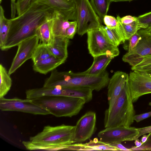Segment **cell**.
<instances>
[{
    "mask_svg": "<svg viewBox=\"0 0 151 151\" xmlns=\"http://www.w3.org/2000/svg\"><path fill=\"white\" fill-rule=\"evenodd\" d=\"M96 122L93 111H88L81 116L75 125L73 143H81L90 139L95 132Z\"/></svg>",
    "mask_w": 151,
    "mask_h": 151,
    "instance_id": "8fae6325",
    "label": "cell"
},
{
    "mask_svg": "<svg viewBox=\"0 0 151 151\" xmlns=\"http://www.w3.org/2000/svg\"><path fill=\"white\" fill-rule=\"evenodd\" d=\"M52 55L47 45L40 43L36 48L31 59L34 63L47 58Z\"/></svg>",
    "mask_w": 151,
    "mask_h": 151,
    "instance_id": "4316f807",
    "label": "cell"
},
{
    "mask_svg": "<svg viewBox=\"0 0 151 151\" xmlns=\"http://www.w3.org/2000/svg\"><path fill=\"white\" fill-rule=\"evenodd\" d=\"M87 33L88 48L92 57L105 55L112 59L119 55L118 47L110 43L99 29L90 31Z\"/></svg>",
    "mask_w": 151,
    "mask_h": 151,
    "instance_id": "52a82bcc",
    "label": "cell"
},
{
    "mask_svg": "<svg viewBox=\"0 0 151 151\" xmlns=\"http://www.w3.org/2000/svg\"><path fill=\"white\" fill-rule=\"evenodd\" d=\"M141 29H146L151 26V12L137 17Z\"/></svg>",
    "mask_w": 151,
    "mask_h": 151,
    "instance_id": "f1b7e54d",
    "label": "cell"
},
{
    "mask_svg": "<svg viewBox=\"0 0 151 151\" xmlns=\"http://www.w3.org/2000/svg\"><path fill=\"white\" fill-rule=\"evenodd\" d=\"M103 22L107 27L110 29L116 28L118 25L116 18L110 16L106 15L103 19Z\"/></svg>",
    "mask_w": 151,
    "mask_h": 151,
    "instance_id": "4dcf8cb0",
    "label": "cell"
},
{
    "mask_svg": "<svg viewBox=\"0 0 151 151\" xmlns=\"http://www.w3.org/2000/svg\"><path fill=\"white\" fill-rule=\"evenodd\" d=\"M121 17L117 15L118 22L117 29L124 40H128L129 38L141 28L137 20L128 24H122L120 21Z\"/></svg>",
    "mask_w": 151,
    "mask_h": 151,
    "instance_id": "44dd1931",
    "label": "cell"
},
{
    "mask_svg": "<svg viewBox=\"0 0 151 151\" xmlns=\"http://www.w3.org/2000/svg\"><path fill=\"white\" fill-rule=\"evenodd\" d=\"M65 60L56 58L53 55L33 63V70L40 73L46 74L63 63Z\"/></svg>",
    "mask_w": 151,
    "mask_h": 151,
    "instance_id": "ac0fdd59",
    "label": "cell"
},
{
    "mask_svg": "<svg viewBox=\"0 0 151 151\" xmlns=\"http://www.w3.org/2000/svg\"><path fill=\"white\" fill-rule=\"evenodd\" d=\"M93 58V61L90 67L83 72L84 73L90 75H97L105 71L111 61L112 58L106 55H101Z\"/></svg>",
    "mask_w": 151,
    "mask_h": 151,
    "instance_id": "ffe728a7",
    "label": "cell"
},
{
    "mask_svg": "<svg viewBox=\"0 0 151 151\" xmlns=\"http://www.w3.org/2000/svg\"><path fill=\"white\" fill-rule=\"evenodd\" d=\"M52 12L39 26L37 32V35L40 41V43L46 45H50L54 37L52 33L50 23L51 15Z\"/></svg>",
    "mask_w": 151,
    "mask_h": 151,
    "instance_id": "d6986e66",
    "label": "cell"
},
{
    "mask_svg": "<svg viewBox=\"0 0 151 151\" xmlns=\"http://www.w3.org/2000/svg\"><path fill=\"white\" fill-rule=\"evenodd\" d=\"M69 42V39L66 37H55L52 43L47 46L52 55L65 61L68 56Z\"/></svg>",
    "mask_w": 151,
    "mask_h": 151,
    "instance_id": "e0dca14e",
    "label": "cell"
},
{
    "mask_svg": "<svg viewBox=\"0 0 151 151\" xmlns=\"http://www.w3.org/2000/svg\"><path fill=\"white\" fill-rule=\"evenodd\" d=\"M0 109L2 111H17L34 115L50 114L48 110L33 102L32 100L22 99L17 97L0 98Z\"/></svg>",
    "mask_w": 151,
    "mask_h": 151,
    "instance_id": "ba28073f",
    "label": "cell"
},
{
    "mask_svg": "<svg viewBox=\"0 0 151 151\" xmlns=\"http://www.w3.org/2000/svg\"><path fill=\"white\" fill-rule=\"evenodd\" d=\"M137 20V17L127 15L120 18L121 22L124 24H130Z\"/></svg>",
    "mask_w": 151,
    "mask_h": 151,
    "instance_id": "e575fe53",
    "label": "cell"
},
{
    "mask_svg": "<svg viewBox=\"0 0 151 151\" xmlns=\"http://www.w3.org/2000/svg\"><path fill=\"white\" fill-rule=\"evenodd\" d=\"M0 48L4 45L6 40L10 25V20L4 15L3 7L0 6Z\"/></svg>",
    "mask_w": 151,
    "mask_h": 151,
    "instance_id": "d4e9b609",
    "label": "cell"
},
{
    "mask_svg": "<svg viewBox=\"0 0 151 151\" xmlns=\"http://www.w3.org/2000/svg\"><path fill=\"white\" fill-rule=\"evenodd\" d=\"M149 136V134L145 135V134L143 135L141 139V142L143 144L145 143L147 140V138Z\"/></svg>",
    "mask_w": 151,
    "mask_h": 151,
    "instance_id": "ee69618b",
    "label": "cell"
},
{
    "mask_svg": "<svg viewBox=\"0 0 151 151\" xmlns=\"http://www.w3.org/2000/svg\"><path fill=\"white\" fill-rule=\"evenodd\" d=\"M138 31L133 35L128 40L129 42L128 52L135 48L141 39L142 37Z\"/></svg>",
    "mask_w": 151,
    "mask_h": 151,
    "instance_id": "1f68e13d",
    "label": "cell"
},
{
    "mask_svg": "<svg viewBox=\"0 0 151 151\" xmlns=\"http://www.w3.org/2000/svg\"><path fill=\"white\" fill-rule=\"evenodd\" d=\"M77 12V32L83 35L88 31L99 29L100 19L89 0H74Z\"/></svg>",
    "mask_w": 151,
    "mask_h": 151,
    "instance_id": "8992f818",
    "label": "cell"
},
{
    "mask_svg": "<svg viewBox=\"0 0 151 151\" xmlns=\"http://www.w3.org/2000/svg\"><path fill=\"white\" fill-rule=\"evenodd\" d=\"M128 76L125 72L117 71L110 79L108 85V110L110 109L114 104L124 86Z\"/></svg>",
    "mask_w": 151,
    "mask_h": 151,
    "instance_id": "5bb4252c",
    "label": "cell"
},
{
    "mask_svg": "<svg viewBox=\"0 0 151 151\" xmlns=\"http://www.w3.org/2000/svg\"><path fill=\"white\" fill-rule=\"evenodd\" d=\"M66 1L70 2H73L74 0H66Z\"/></svg>",
    "mask_w": 151,
    "mask_h": 151,
    "instance_id": "7dc6e473",
    "label": "cell"
},
{
    "mask_svg": "<svg viewBox=\"0 0 151 151\" xmlns=\"http://www.w3.org/2000/svg\"><path fill=\"white\" fill-rule=\"evenodd\" d=\"M132 71L147 73H151V64L139 67L131 68Z\"/></svg>",
    "mask_w": 151,
    "mask_h": 151,
    "instance_id": "8d00e7d4",
    "label": "cell"
},
{
    "mask_svg": "<svg viewBox=\"0 0 151 151\" xmlns=\"http://www.w3.org/2000/svg\"><path fill=\"white\" fill-rule=\"evenodd\" d=\"M99 29L102 32L110 43L115 46L118 47L120 44L125 42L117 28L110 29L101 24Z\"/></svg>",
    "mask_w": 151,
    "mask_h": 151,
    "instance_id": "603a6c76",
    "label": "cell"
},
{
    "mask_svg": "<svg viewBox=\"0 0 151 151\" xmlns=\"http://www.w3.org/2000/svg\"><path fill=\"white\" fill-rule=\"evenodd\" d=\"M6 68L0 65V98L4 97L10 90L12 81Z\"/></svg>",
    "mask_w": 151,
    "mask_h": 151,
    "instance_id": "cb8c5ba5",
    "label": "cell"
},
{
    "mask_svg": "<svg viewBox=\"0 0 151 151\" xmlns=\"http://www.w3.org/2000/svg\"><path fill=\"white\" fill-rule=\"evenodd\" d=\"M128 76L124 86L114 104L105 112V128L124 126L130 127L134 122L135 111L129 88Z\"/></svg>",
    "mask_w": 151,
    "mask_h": 151,
    "instance_id": "3957f363",
    "label": "cell"
},
{
    "mask_svg": "<svg viewBox=\"0 0 151 151\" xmlns=\"http://www.w3.org/2000/svg\"><path fill=\"white\" fill-rule=\"evenodd\" d=\"M140 29L144 32L146 33L151 36V26L146 29Z\"/></svg>",
    "mask_w": 151,
    "mask_h": 151,
    "instance_id": "b9f144b4",
    "label": "cell"
},
{
    "mask_svg": "<svg viewBox=\"0 0 151 151\" xmlns=\"http://www.w3.org/2000/svg\"><path fill=\"white\" fill-rule=\"evenodd\" d=\"M151 64V55L143 57L139 63L134 66L132 67L131 68L139 67Z\"/></svg>",
    "mask_w": 151,
    "mask_h": 151,
    "instance_id": "d590c367",
    "label": "cell"
},
{
    "mask_svg": "<svg viewBox=\"0 0 151 151\" xmlns=\"http://www.w3.org/2000/svg\"><path fill=\"white\" fill-rule=\"evenodd\" d=\"M143 74L146 75L147 76H149L150 77H151V73H145V72H139Z\"/></svg>",
    "mask_w": 151,
    "mask_h": 151,
    "instance_id": "bcb514c9",
    "label": "cell"
},
{
    "mask_svg": "<svg viewBox=\"0 0 151 151\" xmlns=\"http://www.w3.org/2000/svg\"><path fill=\"white\" fill-rule=\"evenodd\" d=\"M139 134L138 138L143 134L149 133L151 132V126L145 127L143 128H138Z\"/></svg>",
    "mask_w": 151,
    "mask_h": 151,
    "instance_id": "ab89813d",
    "label": "cell"
},
{
    "mask_svg": "<svg viewBox=\"0 0 151 151\" xmlns=\"http://www.w3.org/2000/svg\"><path fill=\"white\" fill-rule=\"evenodd\" d=\"M39 40L38 37L36 35L22 41L18 45L17 52L8 71L10 75L14 73L27 60L32 58L39 44Z\"/></svg>",
    "mask_w": 151,
    "mask_h": 151,
    "instance_id": "30bf717a",
    "label": "cell"
},
{
    "mask_svg": "<svg viewBox=\"0 0 151 151\" xmlns=\"http://www.w3.org/2000/svg\"><path fill=\"white\" fill-rule=\"evenodd\" d=\"M151 116V111L140 114L135 115L134 117V120L138 123Z\"/></svg>",
    "mask_w": 151,
    "mask_h": 151,
    "instance_id": "74e56055",
    "label": "cell"
},
{
    "mask_svg": "<svg viewBox=\"0 0 151 151\" xmlns=\"http://www.w3.org/2000/svg\"><path fill=\"white\" fill-rule=\"evenodd\" d=\"M78 24L76 21H71V23L67 29L65 37L69 39H72L77 31Z\"/></svg>",
    "mask_w": 151,
    "mask_h": 151,
    "instance_id": "d6a6232c",
    "label": "cell"
},
{
    "mask_svg": "<svg viewBox=\"0 0 151 151\" xmlns=\"http://www.w3.org/2000/svg\"><path fill=\"white\" fill-rule=\"evenodd\" d=\"M68 20L58 11L54 10L51 15L50 23L54 37H65L66 31L71 23Z\"/></svg>",
    "mask_w": 151,
    "mask_h": 151,
    "instance_id": "2e32d148",
    "label": "cell"
},
{
    "mask_svg": "<svg viewBox=\"0 0 151 151\" xmlns=\"http://www.w3.org/2000/svg\"><path fill=\"white\" fill-rule=\"evenodd\" d=\"M75 126L62 124L56 126L47 125L42 131L29 137L32 143L42 146H62L73 143Z\"/></svg>",
    "mask_w": 151,
    "mask_h": 151,
    "instance_id": "5b68a950",
    "label": "cell"
},
{
    "mask_svg": "<svg viewBox=\"0 0 151 151\" xmlns=\"http://www.w3.org/2000/svg\"><path fill=\"white\" fill-rule=\"evenodd\" d=\"M109 145L116 148L118 151H131L130 148H126L122 145L121 143H115Z\"/></svg>",
    "mask_w": 151,
    "mask_h": 151,
    "instance_id": "f35d334b",
    "label": "cell"
},
{
    "mask_svg": "<svg viewBox=\"0 0 151 151\" xmlns=\"http://www.w3.org/2000/svg\"><path fill=\"white\" fill-rule=\"evenodd\" d=\"M22 143L25 148L29 150H64L67 145L62 146L46 147L42 146L31 142L30 141H23Z\"/></svg>",
    "mask_w": 151,
    "mask_h": 151,
    "instance_id": "83f0119b",
    "label": "cell"
},
{
    "mask_svg": "<svg viewBox=\"0 0 151 151\" xmlns=\"http://www.w3.org/2000/svg\"><path fill=\"white\" fill-rule=\"evenodd\" d=\"M58 11L68 20L76 21L77 12L74 3L66 0H35Z\"/></svg>",
    "mask_w": 151,
    "mask_h": 151,
    "instance_id": "9a60e30c",
    "label": "cell"
},
{
    "mask_svg": "<svg viewBox=\"0 0 151 151\" xmlns=\"http://www.w3.org/2000/svg\"><path fill=\"white\" fill-rule=\"evenodd\" d=\"M31 0H17L16 3L18 16L22 14L29 6Z\"/></svg>",
    "mask_w": 151,
    "mask_h": 151,
    "instance_id": "f546056e",
    "label": "cell"
},
{
    "mask_svg": "<svg viewBox=\"0 0 151 151\" xmlns=\"http://www.w3.org/2000/svg\"><path fill=\"white\" fill-rule=\"evenodd\" d=\"M134 143L135 144L136 147H139L141 146L143 143L139 141V140L137 139L135 140Z\"/></svg>",
    "mask_w": 151,
    "mask_h": 151,
    "instance_id": "7bdbcfd3",
    "label": "cell"
},
{
    "mask_svg": "<svg viewBox=\"0 0 151 151\" xmlns=\"http://www.w3.org/2000/svg\"><path fill=\"white\" fill-rule=\"evenodd\" d=\"M111 2H121V1H129L130 2L132 1L135 0H110Z\"/></svg>",
    "mask_w": 151,
    "mask_h": 151,
    "instance_id": "f6af8a7d",
    "label": "cell"
},
{
    "mask_svg": "<svg viewBox=\"0 0 151 151\" xmlns=\"http://www.w3.org/2000/svg\"><path fill=\"white\" fill-rule=\"evenodd\" d=\"M110 79L109 73L106 70L100 74L92 75L83 72H60L55 69L45 80L43 86L85 87L98 91L108 85Z\"/></svg>",
    "mask_w": 151,
    "mask_h": 151,
    "instance_id": "7a4b0ae2",
    "label": "cell"
},
{
    "mask_svg": "<svg viewBox=\"0 0 151 151\" xmlns=\"http://www.w3.org/2000/svg\"><path fill=\"white\" fill-rule=\"evenodd\" d=\"M111 2L110 0H90L93 8L102 22L107 15Z\"/></svg>",
    "mask_w": 151,
    "mask_h": 151,
    "instance_id": "484cf974",
    "label": "cell"
},
{
    "mask_svg": "<svg viewBox=\"0 0 151 151\" xmlns=\"http://www.w3.org/2000/svg\"><path fill=\"white\" fill-rule=\"evenodd\" d=\"M139 134L138 128L119 126L105 128L98 133V136L101 141L110 144L134 140Z\"/></svg>",
    "mask_w": 151,
    "mask_h": 151,
    "instance_id": "9c48e42d",
    "label": "cell"
},
{
    "mask_svg": "<svg viewBox=\"0 0 151 151\" xmlns=\"http://www.w3.org/2000/svg\"><path fill=\"white\" fill-rule=\"evenodd\" d=\"M32 100L57 117H71L77 115L86 103L83 99L65 96H45Z\"/></svg>",
    "mask_w": 151,
    "mask_h": 151,
    "instance_id": "277c9868",
    "label": "cell"
},
{
    "mask_svg": "<svg viewBox=\"0 0 151 151\" xmlns=\"http://www.w3.org/2000/svg\"><path fill=\"white\" fill-rule=\"evenodd\" d=\"M149 105L150 106H151V102L149 103Z\"/></svg>",
    "mask_w": 151,
    "mask_h": 151,
    "instance_id": "c3c4849f",
    "label": "cell"
},
{
    "mask_svg": "<svg viewBox=\"0 0 151 151\" xmlns=\"http://www.w3.org/2000/svg\"><path fill=\"white\" fill-rule=\"evenodd\" d=\"M80 147V150H111L118 151L115 147L110 145L99 140L96 138L91 140L88 142L84 144L78 143Z\"/></svg>",
    "mask_w": 151,
    "mask_h": 151,
    "instance_id": "7402d4cb",
    "label": "cell"
},
{
    "mask_svg": "<svg viewBox=\"0 0 151 151\" xmlns=\"http://www.w3.org/2000/svg\"><path fill=\"white\" fill-rule=\"evenodd\" d=\"M138 32L142 37L136 47L123 56V61L132 67L139 63L145 56L151 55V36L140 29Z\"/></svg>",
    "mask_w": 151,
    "mask_h": 151,
    "instance_id": "4fadbf2b",
    "label": "cell"
},
{
    "mask_svg": "<svg viewBox=\"0 0 151 151\" xmlns=\"http://www.w3.org/2000/svg\"><path fill=\"white\" fill-rule=\"evenodd\" d=\"M149 136L146 141L139 147L135 146L130 148L131 151L151 150V132L149 133Z\"/></svg>",
    "mask_w": 151,
    "mask_h": 151,
    "instance_id": "836d02e7",
    "label": "cell"
},
{
    "mask_svg": "<svg viewBox=\"0 0 151 151\" xmlns=\"http://www.w3.org/2000/svg\"><path fill=\"white\" fill-rule=\"evenodd\" d=\"M54 10L47 5L32 0L28 8L20 15L10 19L7 37L0 48L6 50L17 46L22 41L37 35V28Z\"/></svg>",
    "mask_w": 151,
    "mask_h": 151,
    "instance_id": "6da1fadb",
    "label": "cell"
},
{
    "mask_svg": "<svg viewBox=\"0 0 151 151\" xmlns=\"http://www.w3.org/2000/svg\"><path fill=\"white\" fill-rule=\"evenodd\" d=\"M16 0H11V16L12 18H14L15 17L16 13Z\"/></svg>",
    "mask_w": 151,
    "mask_h": 151,
    "instance_id": "60d3db41",
    "label": "cell"
},
{
    "mask_svg": "<svg viewBox=\"0 0 151 151\" xmlns=\"http://www.w3.org/2000/svg\"><path fill=\"white\" fill-rule=\"evenodd\" d=\"M128 81L133 103L136 102L141 96L151 93V77L133 71L129 75Z\"/></svg>",
    "mask_w": 151,
    "mask_h": 151,
    "instance_id": "7c38bea8",
    "label": "cell"
}]
</instances>
